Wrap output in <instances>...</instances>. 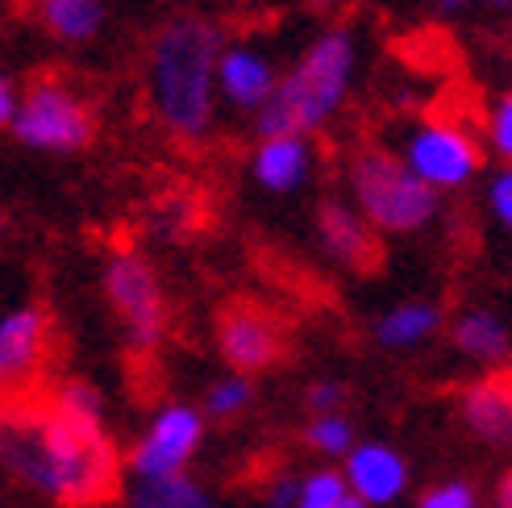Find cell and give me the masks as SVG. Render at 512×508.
Listing matches in <instances>:
<instances>
[{"label":"cell","instance_id":"1","mask_svg":"<svg viewBox=\"0 0 512 508\" xmlns=\"http://www.w3.org/2000/svg\"><path fill=\"white\" fill-rule=\"evenodd\" d=\"M0 467L55 504H100L117 492L121 454L105 425L50 409H0Z\"/></svg>","mask_w":512,"mask_h":508},{"label":"cell","instance_id":"2","mask_svg":"<svg viewBox=\"0 0 512 508\" xmlns=\"http://www.w3.org/2000/svg\"><path fill=\"white\" fill-rule=\"evenodd\" d=\"M225 30L213 17H171L150 42L146 92L159 125L179 142L209 138L217 121V55Z\"/></svg>","mask_w":512,"mask_h":508},{"label":"cell","instance_id":"3","mask_svg":"<svg viewBox=\"0 0 512 508\" xmlns=\"http://www.w3.org/2000/svg\"><path fill=\"white\" fill-rule=\"evenodd\" d=\"M358 71V42L350 30H325L317 34L304 55L275 80L267 105L254 113V134H304L313 138L325 130L346 105Z\"/></svg>","mask_w":512,"mask_h":508},{"label":"cell","instance_id":"4","mask_svg":"<svg viewBox=\"0 0 512 508\" xmlns=\"http://www.w3.org/2000/svg\"><path fill=\"white\" fill-rule=\"evenodd\" d=\"M346 184H350V205L375 234H396V238L421 234L425 225H433L442 205V196L425 188L400 163L396 150H383V146L354 150V159L346 167Z\"/></svg>","mask_w":512,"mask_h":508},{"label":"cell","instance_id":"5","mask_svg":"<svg viewBox=\"0 0 512 508\" xmlns=\"http://www.w3.org/2000/svg\"><path fill=\"white\" fill-rule=\"evenodd\" d=\"M9 130L21 146L46 155H80L96 142V109L63 80H34L17 96Z\"/></svg>","mask_w":512,"mask_h":508},{"label":"cell","instance_id":"6","mask_svg":"<svg viewBox=\"0 0 512 508\" xmlns=\"http://www.w3.org/2000/svg\"><path fill=\"white\" fill-rule=\"evenodd\" d=\"M105 300L117 313L130 350L146 354L167 338V296L159 288V275L138 250H113L100 271Z\"/></svg>","mask_w":512,"mask_h":508},{"label":"cell","instance_id":"7","mask_svg":"<svg viewBox=\"0 0 512 508\" xmlns=\"http://www.w3.org/2000/svg\"><path fill=\"white\" fill-rule=\"evenodd\" d=\"M396 155L438 196L467 188L483 171V146L471 138V130H463V125H454L446 117H429V121L413 125Z\"/></svg>","mask_w":512,"mask_h":508},{"label":"cell","instance_id":"8","mask_svg":"<svg viewBox=\"0 0 512 508\" xmlns=\"http://www.w3.org/2000/svg\"><path fill=\"white\" fill-rule=\"evenodd\" d=\"M200 446H204V413L192 409V404H167L146 425V434L130 446L125 467L134 471V479H167L188 471Z\"/></svg>","mask_w":512,"mask_h":508},{"label":"cell","instance_id":"9","mask_svg":"<svg viewBox=\"0 0 512 508\" xmlns=\"http://www.w3.org/2000/svg\"><path fill=\"white\" fill-rule=\"evenodd\" d=\"M217 346L234 375H259L284 354V329L259 304H229L217 321Z\"/></svg>","mask_w":512,"mask_h":508},{"label":"cell","instance_id":"10","mask_svg":"<svg viewBox=\"0 0 512 508\" xmlns=\"http://www.w3.org/2000/svg\"><path fill=\"white\" fill-rule=\"evenodd\" d=\"M275 59L259 42H225L217 55V100L238 113H259L275 92Z\"/></svg>","mask_w":512,"mask_h":508},{"label":"cell","instance_id":"11","mask_svg":"<svg viewBox=\"0 0 512 508\" xmlns=\"http://www.w3.org/2000/svg\"><path fill=\"white\" fill-rule=\"evenodd\" d=\"M342 479L367 508H383L408 492V459L392 442H354L342 454Z\"/></svg>","mask_w":512,"mask_h":508},{"label":"cell","instance_id":"12","mask_svg":"<svg viewBox=\"0 0 512 508\" xmlns=\"http://www.w3.org/2000/svg\"><path fill=\"white\" fill-rule=\"evenodd\" d=\"M50 346V317L42 304H17L0 317V392L34 379Z\"/></svg>","mask_w":512,"mask_h":508},{"label":"cell","instance_id":"13","mask_svg":"<svg viewBox=\"0 0 512 508\" xmlns=\"http://www.w3.org/2000/svg\"><path fill=\"white\" fill-rule=\"evenodd\" d=\"M313 171H317V146L304 134L259 138V146H254V155H250L254 184H259L263 192H271V196H292L300 188H309Z\"/></svg>","mask_w":512,"mask_h":508},{"label":"cell","instance_id":"14","mask_svg":"<svg viewBox=\"0 0 512 508\" xmlns=\"http://www.w3.org/2000/svg\"><path fill=\"white\" fill-rule=\"evenodd\" d=\"M317 238L338 267L367 271L379 263V234L358 217L350 200H325L317 209Z\"/></svg>","mask_w":512,"mask_h":508},{"label":"cell","instance_id":"15","mask_svg":"<svg viewBox=\"0 0 512 508\" xmlns=\"http://www.w3.org/2000/svg\"><path fill=\"white\" fill-rule=\"evenodd\" d=\"M458 417L479 442L488 446H508L512 438V388L508 375L488 371L475 384H467L458 392Z\"/></svg>","mask_w":512,"mask_h":508},{"label":"cell","instance_id":"16","mask_svg":"<svg viewBox=\"0 0 512 508\" xmlns=\"http://www.w3.org/2000/svg\"><path fill=\"white\" fill-rule=\"evenodd\" d=\"M450 342L454 350L463 354L471 363H483V367H504L508 363V350H512V334H508V321L496 313V309H463L450 325Z\"/></svg>","mask_w":512,"mask_h":508},{"label":"cell","instance_id":"17","mask_svg":"<svg viewBox=\"0 0 512 508\" xmlns=\"http://www.w3.org/2000/svg\"><path fill=\"white\" fill-rule=\"evenodd\" d=\"M446 325L442 309L433 300H400L375 321V342L383 350H417Z\"/></svg>","mask_w":512,"mask_h":508},{"label":"cell","instance_id":"18","mask_svg":"<svg viewBox=\"0 0 512 508\" xmlns=\"http://www.w3.org/2000/svg\"><path fill=\"white\" fill-rule=\"evenodd\" d=\"M34 17L50 38L84 46L105 30V0H34Z\"/></svg>","mask_w":512,"mask_h":508},{"label":"cell","instance_id":"19","mask_svg":"<svg viewBox=\"0 0 512 508\" xmlns=\"http://www.w3.org/2000/svg\"><path fill=\"white\" fill-rule=\"evenodd\" d=\"M130 508H213V500L188 471H179L167 479H138L130 488Z\"/></svg>","mask_w":512,"mask_h":508},{"label":"cell","instance_id":"20","mask_svg":"<svg viewBox=\"0 0 512 508\" xmlns=\"http://www.w3.org/2000/svg\"><path fill=\"white\" fill-rule=\"evenodd\" d=\"M346 479L338 467H321L309 471L304 479H296V504L292 508H338L346 500Z\"/></svg>","mask_w":512,"mask_h":508},{"label":"cell","instance_id":"21","mask_svg":"<svg viewBox=\"0 0 512 508\" xmlns=\"http://www.w3.org/2000/svg\"><path fill=\"white\" fill-rule=\"evenodd\" d=\"M304 442H309L317 454H325V459H342L358 438H354V425L342 413H325V417H313L304 425Z\"/></svg>","mask_w":512,"mask_h":508},{"label":"cell","instance_id":"22","mask_svg":"<svg viewBox=\"0 0 512 508\" xmlns=\"http://www.w3.org/2000/svg\"><path fill=\"white\" fill-rule=\"evenodd\" d=\"M250 400H254V388H250V375H225L217 379V384L204 392V417H238L250 409Z\"/></svg>","mask_w":512,"mask_h":508},{"label":"cell","instance_id":"23","mask_svg":"<svg viewBox=\"0 0 512 508\" xmlns=\"http://www.w3.org/2000/svg\"><path fill=\"white\" fill-rule=\"evenodd\" d=\"M55 409L75 417V421H96V425H105V396H100L88 379H71V384L59 388L55 396Z\"/></svg>","mask_w":512,"mask_h":508},{"label":"cell","instance_id":"24","mask_svg":"<svg viewBox=\"0 0 512 508\" xmlns=\"http://www.w3.org/2000/svg\"><path fill=\"white\" fill-rule=\"evenodd\" d=\"M417 508H483V496L475 492L471 479H442V484L425 488Z\"/></svg>","mask_w":512,"mask_h":508},{"label":"cell","instance_id":"25","mask_svg":"<svg viewBox=\"0 0 512 508\" xmlns=\"http://www.w3.org/2000/svg\"><path fill=\"white\" fill-rule=\"evenodd\" d=\"M488 146L492 155H500L504 163L512 159V96H496L492 100V113H488Z\"/></svg>","mask_w":512,"mask_h":508},{"label":"cell","instance_id":"26","mask_svg":"<svg viewBox=\"0 0 512 508\" xmlns=\"http://www.w3.org/2000/svg\"><path fill=\"white\" fill-rule=\"evenodd\" d=\"M304 404H309L313 417H325V413H342L346 404V388L338 379H313L309 392H304Z\"/></svg>","mask_w":512,"mask_h":508},{"label":"cell","instance_id":"27","mask_svg":"<svg viewBox=\"0 0 512 508\" xmlns=\"http://www.w3.org/2000/svg\"><path fill=\"white\" fill-rule=\"evenodd\" d=\"M488 209H492L500 230H508L512 225V171L508 167H500L488 180Z\"/></svg>","mask_w":512,"mask_h":508},{"label":"cell","instance_id":"28","mask_svg":"<svg viewBox=\"0 0 512 508\" xmlns=\"http://www.w3.org/2000/svg\"><path fill=\"white\" fill-rule=\"evenodd\" d=\"M17 96H21L17 80H13L9 71H0V130H9V121L17 113Z\"/></svg>","mask_w":512,"mask_h":508},{"label":"cell","instance_id":"29","mask_svg":"<svg viewBox=\"0 0 512 508\" xmlns=\"http://www.w3.org/2000/svg\"><path fill=\"white\" fill-rule=\"evenodd\" d=\"M292 504H296V479L275 475L267 484V508H292Z\"/></svg>","mask_w":512,"mask_h":508},{"label":"cell","instance_id":"30","mask_svg":"<svg viewBox=\"0 0 512 508\" xmlns=\"http://www.w3.org/2000/svg\"><path fill=\"white\" fill-rule=\"evenodd\" d=\"M442 13H467V9H508V0H433Z\"/></svg>","mask_w":512,"mask_h":508},{"label":"cell","instance_id":"31","mask_svg":"<svg viewBox=\"0 0 512 508\" xmlns=\"http://www.w3.org/2000/svg\"><path fill=\"white\" fill-rule=\"evenodd\" d=\"M492 508H512V475H500V484L492 492Z\"/></svg>","mask_w":512,"mask_h":508},{"label":"cell","instance_id":"32","mask_svg":"<svg viewBox=\"0 0 512 508\" xmlns=\"http://www.w3.org/2000/svg\"><path fill=\"white\" fill-rule=\"evenodd\" d=\"M304 5H309V9H321V13H325V9H338L342 0H304Z\"/></svg>","mask_w":512,"mask_h":508},{"label":"cell","instance_id":"33","mask_svg":"<svg viewBox=\"0 0 512 508\" xmlns=\"http://www.w3.org/2000/svg\"><path fill=\"white\" fill-rule=\"evenodd\" d=\"M338 508H367V504H363V500H358V496H354V492H346V500H342V504H338Z\"/></svg>","mask_w":512,"mask_h":508},{"label":"cell","instance_id":"34","mask_svg":"<svg viewBox=\"0 0 512 508\" xmlns=\"http://www.w3.org/2000/svg\"><path fill=\"white\" fill-rule=\"evenodd\" d=\"M0 234H5V213H0Z\"/></svg>","mask_w":512,"mask_h":508}]
</instances>
